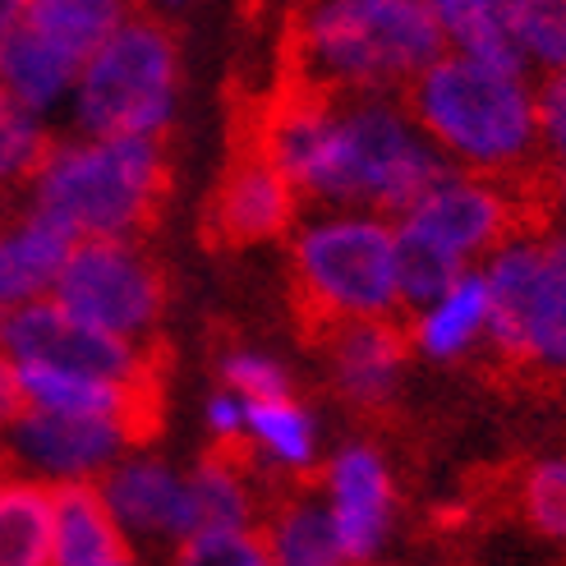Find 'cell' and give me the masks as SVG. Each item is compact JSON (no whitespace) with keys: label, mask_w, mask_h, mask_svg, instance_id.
I'll use <instances>...</instances> for the list:
<instances>
[{"label":"cell","mask_w":566,"mask_h":566,"mask_svg":"<svg viewBox=\"0 0 566 566\" xmlns=\"http://www.w3.org/2000/svg\"><path fill=\"white\" fill-rule=\"evenodd\" d=\"M249 144L286 171L304 208L396 217L442 171L406 97H342L281 83Z\"/></svg>","instance_id":"1"},{"label":"cell","mask_w":566,"mask_h":566,"mask_svg":"<svg viewBox=\"0 0 566 566\" xmlns=\"http://www.w3.org/2000/svg\"><path fill=\"white\" fill-rule=\"evenodd\" d=\"M410 116L451 171L534 185L544 176L534 74L516 61L438 51L406 93Z\"/></svg>","instance_id":"2"},{"label":"cell","mask_w":566,"mask_h":566,"mask_svg":"<svg viewBox=\"0 0 566 566\" xmlns=\"http://www.w3.org/2000/svg\"><path fill=\"white\" fill-rule=\"evenodd\" d=\"M442 38L423 0H295L286 83L342 97H406Z\"/></svg>","instance_id":"3"},{"label":"cell","mask_w":566,"mask_h":566,"mask_svg":"<svg viewBox=\"0 0 566 566\" xmlns=\"http://www.w3.org/2000/svg\"><path fill=\"white\" fill-rule=\"evenodd\" d=\"M166 189L171 157L157 138L116 134H55L46 161L23 189V208L46 217L74 240H134L148 235Z\"/></svg>","instance_id":"4"},{"label":"cell","mask_w":566,"mask_h":566,"mask_svg":"<svg viewBox=\"0 0 566 566\" xmlns=\"http://www.w3.org/2000/svg\"><path fill=\"white\" fill-rule=\"evenodd\" d=\"M295 300L314 327L406 314L401 235L382 212L304 208L286 235Z\"/></svg>","instance_id":"5"},{"label":"cell","mask_w":566,"mask_h":566,"mask_svg":"<svg viewBox=\"0 0 566 566\" xmlns=\"http://www.w3.org/2000/svg\"><path fill=\"white\" fill-rule=\"evenodd\" d=\"M180 102L185 65L176 28L148 10H125L106 23L102 42L83 61L65 106V125L78 134L166 144V134L180 120Z\"/></svg>","instance_id":"6"},{"label":"cell","mask_w":566,"mask_h":566,"mask_svg":"<svg viewBox=\"0 0 566 566\" xmlns=\"http://www.w3.org/2000/svg\"><path fill=\"white\" fill-rule=\"evenodd\" d=\"M530 189L493 176L442 171L396 212L401 235V281L406 308L447 286L451 276L479 272L493 253L530 221Z\"/></svg>","instance_id":"7"},{"label":"cell","mask_w":566,"mask_h":566,"mask_svg":"<svg viewBox=\"0 0 566 566\" xmlns=\"http://www.w3.org/2000/svg\"><path fill=\"white\" fill-rule=\"evenodd\" d=\"M493 304L489 355L539 378L566 374V235L525 221L479 268Z\"/></svg>","instance_id":"8"},{"label":"cell","mask_w":566,"mask_h":566,"mask_svg":"<svg viewBox=\"0 0 566 566\" xmlns=\"http://www.w3.org/2000/svg\"><path fill=\"white\" fill-rule=\"evenodd\" d=\"M51 300L83 327L106 332L116 342L153 350L166 323V272L144 235L134 240H74Z\"/></svg>","instance_id":"9"},{"label":"cell","mask_w":566,"mask_h":566,"mask_svg":"<svg viewBox=\"0 0 566 566\" xmlns=\"http://www.w3.org/2000/svg\"><path fill=\"white\" fill-rule=\"evenodd\" d=\"M111 19L116 14L88 0H33L23 19L0 33V93L46 116L51 125L65 120L78 70Z\"/></svg>","instance_id":"10"},{"label":"cell","mask_w":566,"mask_h":566,"mask_svg":"<svg viewBox=\"0 0 566 566\" xmlns=\"http://www.w3.org/2000/svg\"><path fill=\"white\" fill-rule=\"evenodd\" d=\"M138 442H148V429L134 419L61 415V410L23 406L19 419L0 433V470L23 474L46 489L97 484Z\"/></svg>","instance_id":"11"},{"label":"cell","mask_w":566,"mask_h":566,"mask_svg":"<svg viewBox=\"0 0 566 566\" xmlns=\"http://www.w3.org/2000/svg\"><path fill=\"white\" fill-rule=\"evenodd\" d=\"M314 493L323 497L350 566H369L387 553L401 497H396V474L378 442L346 438L332 451H323Z\"/></svg>","instance_id":"12"},{"label":"cell","mask_w":566,"mask_h":566,"mask_svg":"<svg viewBox=\"0 0 566 566\" xmlns=\"http://www.w3.org/2000/svg\"><path fill=\"white\" fill-rule=\"evenodd\" d=\"M0 346L14 364H51V369H83L120 382H157L153 350L83 327L55 300H38L10 314L0 323Z\"/></svg>","instance_id":"13"},{"label":"cell","mask_w":566,"mask_h":566,"mask_svg":"<svg viewBox=\"0 0 566 566\" xmlns=\"http://www.w3.org/2000/svg\"><path fill=\"white\" fill-rule=\"evenodd\" d=\"M97 493L106 502L111 521L134 544H180L193 534V506H189V479L185 465L166 461L148 442L129 447L125 457L97 479Z\"/></svg>","instance_id":"14"},{"label":"cell","mask_w":566,"mask_h":566,"mask_svg":"<svg viewBox=\"0 0 566 566\" xmlns=\"http://www.w3.org/2000/svg\"><path fill=\"white\" fill-rule=\"evenodd\" d=\"M300 212H304L300 189L286 180V171L268 153L249 144L231 157V166H226L212 189L208 231L217 244H231V249L286 244Z\"/></svg>","instance_id":"15"},{"label":"cell","mask_w":566,"mask_h":566,"mask_svg":"<svg viewBox=\"0 0 566 566\" xmlns=\"http://www.w3.org/2000/svg\"><path fill=\"white\" fill-rule=\"evenodd\" d=\"M410 342L401 318H369V323H332L318 327V364L327 387L350 410H387L410 374Z\"/></svg>","instance_id":"16"},{"label":"cell","mask_w":566,"mask_h":566,"mask_svg":"<svg viewBox=\"0 0 566 566\" xmlns=\"http://www.w3.org/2000/svg\"><path fill=\"white\" fill-rule=\"evenodd\" d=\"M235 451L276 489L304 484V479L318 474L323 451H327L323 447V419L295 391L263 396V401H249L244 438Z\"/></svg>","instance_id":"17"},{"label":"cell","mask_w":566,"mask_h":566,"mask_svg":"<svg viewBox=\"0 0 566 566\" xmlns=\"http://www.w3.org/2000/svg\"><path fill=\"white\" fill-rule=\"evenodd\" d=\"M401 332L410 342V355L429 364H465L484 355L493 342V304L484 276L461 272L433 295L415 300L401 314Z\"/></svg>","instance_id":"18"},{"label":"cell","mask_w":566,"mask_h":566,"mask_svg":"<svg viewBox=\"0 0 566 566\" xmlns=\"http://www.w3.org/2000/svg\"><path fill=\"white\" fill-rule=\"evenodd\" d=\"M65 253H70V240L33 208L0 221V323L28 304L51 300Z\"/></svg>","instance_id":"19"},{"label":"cell","mask_w":566,"mask_h":566,"mask_svg":"<svg viewBox=\"0 0 566 566\" xmlns=\"http://www.w3.org/2000/svg\"><path fill=\"white\" fill-rule=\"evenodd\" d=\"M189 479V506H193V534L198 530H253L268 506V479L253 470L240 451L212 447L193 465Z\"/></svg>","instance_id":"20"},{"label":"cell","mask_w":566,"mask_h":566,"mask_svg":"<svg viewBox=\"0 0 566 566\" xmlns=\"http://www.w3.org/2000/svg\"><path fill=\"white\" fill-rule=\"evenodd\" d=\"M259 534L272 566H350L323 497L304 484L276 489V497H268Z\"/></svg>","instance_id":"21"},{"label":"cell","mask_w":566,"mask_h":566,"mask_svg":"<svg viewBox=\"0 0 566 566\" xmlns=\"http://www.w3.org/2000/svg\"><path fill=\"white\" fill-rule=\"evenodd\" d=\"M125 548L129 539L111 521L97 484L51 489V566H93Z\"/></svg>","instance_id":"22"},{"label":"cell","mask_w":566,"mask_h":566,"mask_svg":"<svg viewBox=\"0 0 566 566\" xmlns=\"http://www.w3.org/2000/svg\"><path fill=\"white\" fill-rule=\"evenodd\" d=\"M0 566H51V489L0 470Z\"/></svg>","instance_id":"23"},{"label":"cell","mask_w":566,"mask_h":566,"mask_svg":"<svg viewBox=\"0 0 566 566\" xmlns=\"http://www.w3.org/2000/svg\"><path fill=\"white\" fill-rule=\"evenodd\" d=\"M423 6H429V14H433L442 51L516 61L512 38H506V6L502 0H423Z\"/></svg>","instance_id":"24"},{"label":"cell","mask_w":566,"mask_h":566,"mask_svg":"<svg viewBox=\"0 0 566 566\" xmlns=\"http://www.w3.org/2000/svg\"><path fill=\"white\" fill-rule=\"evenodd\" d=\"M512 55L539 78L566 65V0H502Z\"/></svg>","instance_id":"25"},{"label":"cell","mask_w":566,"mask_h":566,"mask_svg":"<svg viewBox=\"0 0 566 566\" xmlns=\"http://www.w3.org/2000/svg\"><path fill=\"white\" fill-rule=\"evenodd\" d=\"M51 144H55V125L0 93V193L10 189L23 193L28 180L38 176V166L46 161Z\"/></svg>","instance_id":"26"},{"label":"cell","mask_w":566,"mask_h":566,"mask_svg":"<svg viewBox=\"0 0 566 566\" xmlns=\"http://www.w3.org/2000/svg\"><path fill=\"white\" fill-rule=\"evenodd\" d=\"M516 502L534 534H544L548 544L566 548V457H544L525 465Z\"/></svg>","instance_id":"27"},{"label":"cell","mask_w":566,"mask_h":566,"mask_svg":"<svg viewBox=\"0 0 566 566\" xmlns=\"http://www.w3.org/2000/svg\"><path fill=\"white\" fill-rule=\"evenodd\" d=\"M217 382L231 387L244 401H263V396L295 391V378L286 369V359L263 350V346H231L217 359Z\"/></svg>","instance_id":"28"},{"label":"cell","mask_w":566,"mask_h":566,"mask_svg":"<svg viewBox=\"0 0 566 566\" xmlns=\"http://www.w3.org/2000/svg\"><path fill=\"white\" fill-rule=\"evenodd\" d=\"M171 566H272L259 525L253 530H198L171 548Z\"/></svg>","instance_id":"29"},{"label":"cell","mask_w":566,"mask_h":566,"mask_svg":"<svg viewBox=\"0 0 566 566\" xmlns=\"http://www.w3.org/2000/svg\"><path fill=\"white\" fill-rule=\"evenodd\" d=\"M534 106H539L544 171H566V65L534 78Z\"/></svg>","instance_id":"30"},{"label":"cell","mask_w":566,"mask_h":566,"mask_svg":"<svg viewBox=\"0 0 566 566\" xmlns=\"http://www.w3.org/2000/svg\"><path fill=\"white\" fill-rule=\"evenodd\" d=\"M244 410L249 401L244 396H235L231 387H212L208 391V401H203V433L212 438V447H226V451H235L240 438H244Z\"/></svg>","instance_id":"31"},{"label":"cell","mask_w":566,"mask_h":566,"mask_svg":"<svg viewBox=\"0 0 566 566\" xmlns=\"http://www.w3.org/2000/svg\"><path fill=\"white\" fill-rule=\"evenodd\" d=\"M530 212H534V221H544L548 231L566 235V171H544L530 185Z\"/></svg>","instance_id":"32"},{"label":"cell","mask_w":566,"mask_h":566,"mask_svg":"<svg viewBox=\"0 0 566 566\" xmlns=\"http://www.w3.org/2000/svg\"><path fill=\"white\" fill-rule=\"evenodd\" d=\"M23 410V382H19V364L6 355V346H0V433L10 429V423L19 419Z\"/></svg>","instance_id":"33"},{"label":"cell","mask_w":566,"mask_h":566,"mask_svg":"<svg viewBox=\"0 0 566 566\" xmlns=\"http://www.w3.org/2000/svg\"><path fill=\"white\" fill-rule=\"evenodd\" d=\"M189 6H193V0H144V10L157 14V19H166V23H171L176 14H185Z\"/></svg>","instance_id":"34"},{"label":"cell","mask_w":566,"mask_h":566,"mask_svg":"<svg viewBox=\"0 0 566 566\" xmlns=\"http://www.w3.org/2000/svg\"><path fill=\"white\" fill-rule=\"evenodd\" d=\"M28 6H33V0H0V33H6L10 23H19Z\"/></svg>","instance_id":"35"},{"label":"cell","mask_w":566,"mask_h":566,"mask_svg":"<svg viewBox=\"0 0 566 566\" xmlns=\"http://www.w3.org/2000/svg\"><path fill=\"white\" fill-rule=\"evenodd\" d=\"M88 6H97L106 14H125V10H144V0H88Z\"/></svg>","instance_id":"36"},{"label":"cell","mask_w":566,"mask_h":566,"mask_svg":"<svg viewBox=\"0 0 566 566\" xmlns=\"http://www.w3.org/2000/svg\"><path fill=\"white\" fill-rule=\"evenodd\" d=\"M93 566H144V562H138V553H134V548H125V553L106 557V562H93Z\"/></svg>","instance_id":"37"},{"label":"cell","mask_w":566,"mask_h":566,"mask_svg":"<svg viewBox=\"0 0 566 566\" xmlns=\"http://www.w3.org/2000/svg\"><path fill=\"white\" fill-rule=\"evenodd\" d=\"M369 566H378V562H369Z\"/></svg>","instance_id":"38"},{"label":"cell","mask_w":566,"mask_h":566,"mask_svg":"<svg viewBox=\"0 0 566 566\" xmlns=\"http://www.w3.org/2000/svg\"><path fill=\"white\" fill-rule=\"evenodd\" d=\"M562 378H566V374H562Z\"/></svg>","instance_id":"39"}]
</instances>
